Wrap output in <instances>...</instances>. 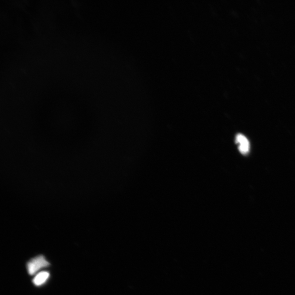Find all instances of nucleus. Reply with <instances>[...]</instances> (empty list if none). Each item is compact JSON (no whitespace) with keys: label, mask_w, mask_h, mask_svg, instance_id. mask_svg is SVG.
<instances>
[{"label":"nucleus","mask_w":295,"mask_h":295,"mask_svg":"<svg viewBox=\"0 0 295 295\" xmlns=\"http://www.w3.org/2000/svg\"><path fill=\"white\" fill-rule=\"evenodd\" d=\"M236 142L239 144V150L242 154H246L250 150V142L244 136L239 134L236 137Z\"/></svg>","instance_id":"obj_2"},{"label":"nucleus","mask_w":295,"mask_h":295,"mask_svg":"<svg viewBox=\"0 0 295 295\" xmlns=\"http://www.w3.org/2000/svg\"><path fill=\"white\" fill-rule=\"evenodd\" d=\"M50 265L44 256H38L30 260L26 264L28 272L30 276L36 274L38 271Z\"/></svg>","instance_id":"obj_1"},{"label":"nucleus","mask_w":295,"mask_h":295,"mask_svg":"<svg viewBox=\"0 0 295 295\" xmlns=\"http://www.w3.org/2000/svg\"><path fill=\"white\" fill-rule=\"evenodd\" d=\"M50 277V274L46 271H42L38 274L32 280L33 284L36 286H40L46 284Z\"/></svg>","instance_id":"obj_3"}]
</instances>
